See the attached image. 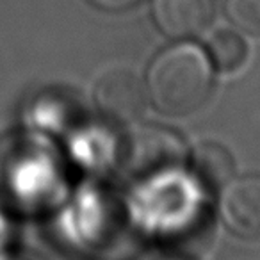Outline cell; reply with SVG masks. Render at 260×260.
Listing matches in <instances>:
<instances>
[{
  "mask_svg": "<svg viewBox=\"0 0 260 260\" xmlns=\"http://www.w3.org/2000/svg\"><path fill=\"white\" fill-rule=\"evenodd\" d=\"M224 13L235 29L260 36V0H224Z\"/></svg>",
  "mask_w": 260,
  "mask_h": 260,
  "instance_id": "8",
  "label": "cell"
},
{
  "mask_svg": "<svg viewBox=\"0 0 260 260\" xmlns=\"http://www.w3.org/2000/svg\"><path fill=\"white\" fill-rule=\"evenodd\" d=\"M207 55L219 72H237L248 61V43L235 29L219 27L207 40Z\"/></svg>",
  "mask_w": 260,
  "mask_h": 260,
  "instance_id": "7",
  "label": "cell"
},
{
  "mask_svg": "<svg viewBox=\"0 0 260 260\" xmlns=\"http://www.w3.org/2000/svg\"><path fill=\"white\" fill-rule=\"evenodd\" d=\"M89 2L96 6V8L107 9V11H119V9L134 6L139 0H89Z\"/></svg>",
  "mask_w": 260,
  "mask_h": 260,
  "instance_id": "9",
  "label": "cell"
},
{
  "mask_svg": "<svg viewBox=\"0 0 260 260\" xmlns=\"http://www.w3.org/2000/svg\"><path fill=\"white\" fill-rule=\"evenodd\" d=\"M94 102L105 119L116 125H130L145 112V86L132 70L109 68L94 84Z\"/></svg>",
  "mask_w": 260,
  "mask_h": 260,
  "instance_id": "3",
  "label": "cell"
},
{
  "mask_svg": "<svg viewBox=\"0 0 260 260\" xmlns=\"http://www.w3.org/2000/svg\"><path fill=\"white\" fill-rule=\"evenodd\" d=\"M184 159L185 146L180 136L153 123L132 130L119 150V168L130 178L168 173L180 166Z\"/></svg>",
  "mask_w": 260,
  "mask_h": 260,
  "instance_id": "2",
  "label": "cell"
},
{
  "mask_svg": "<svg viewBox=\"0 0 260 260\" xmlns=\"http://www.w3.org/2000/svg\"><path fill=\"white\" fill-rule=\"evenodd\" d=\"M189 166L194 180L209 192L221 191L235 177L234 157L216 141H203L194 146L189 155Z\"/></svg>",
  "mask_w": 260,
  "mask_h": 260,
  "instance_id": "6",
  "label": "cell"
},
{
  "mask_svg": "<svg viewBox=\"0 0 260 260\" xmlns=\"http://www.w3.org/2000/svg\"><path fill=\"white\" fill-rule=\"evenodd\" d=\"M219 216L234 235L260 241V175L234 177L221 189Z\"/></svg>",
  "mask_w": 260,
  "mask_h": 260,
  "instance_id": "4",
  "label": "cell"
},
{
  "mask_svg": "<svg viewBox=\"0 0 260 260\" xmlns=\"http://www.w3.org/2000/svg\"><path fill=\"white\" fill-rule=\"evenodd\" d=\"M214 0H153L152 16L162 34L173 40L198 36L214 18Z\"/></svg>",
  "mask_w": 260,
  "mask_h": 260,
  "instance_id": "5",
  "label": "cell"
},
{
  "mask_svg": "<svg viewBox=\"0 0 260 260\" xmlns=\"http://www.w3.org/2000/svg\"><path fill=\"white\" fill-rule=\"evenodd\" d=\"M214 87L212 62L192 43L162 50L146 73V91L162 114L187 116L207 104Z\"/></svg>",
  "mask_w": 260,
  "mask_h": 260,
  "instance_id": "1",
  "label": "cell"
}]
</instances>
